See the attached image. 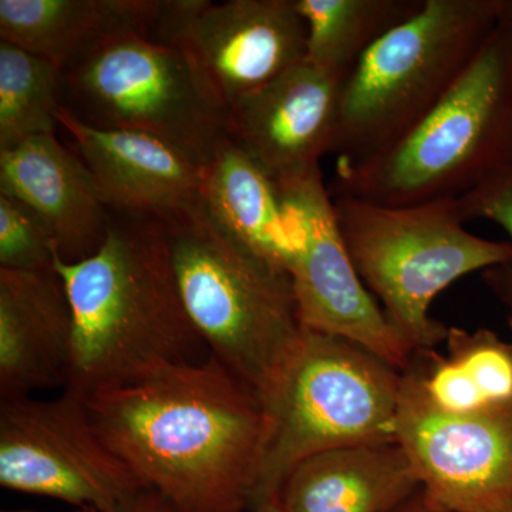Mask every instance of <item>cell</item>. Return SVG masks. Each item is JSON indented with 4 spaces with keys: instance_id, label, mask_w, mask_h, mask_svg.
<instances>
[{
    "instance_id": "cell-1",
    "label": "cell",
    "mask_w": 512,
    "mask_h": 512,
    "mask_svg": "<svg viewBox=\"0 0 512 512\" xmlns=\"http://www.w3.org/2000/svg\"><path fill=\"white\" fill-rule=\"evenodd\" d=\"M101 439L177 512L254 507L264 402L214 356L87 397Z\"/></svg>"
},
{
    "instance_id": "cell-22",
    "label": "cell",
    "mask_w": 512,
    "mask_h": 512,
    "mask_svg": "<svg viewBox=\"0 0 512 512\" xmlns=\"http://www.w3.org/2000/svg\"><path fill=\"white\" fill-rule=\"evenodd\" d=\"M59 256L55 238L25 204L0 194V268L50 271Z\"/></svg>"
},
{
    "instance_id": "cell-14",
    "label": "cell",
    "mask_w": 512,
    "mask_h": 512,
    "mask_svg": "<svg viewBox=\"0 0 512 512\" xmlns=\"http://www.w3.org/2000/svg\"><path fill=\"white\" fill-rule=\"evenodd\" d=\"M57 123L110 210L160 217L200 198L202 165L180 148L138 131L89 126L62 106Z\"/></svg>"
},
{
    "instance_id": "cell-27",
    "label": "cell",
    "mask_w": 512,
    "mask_h": 512,
    "mask_svg": "<svg viewBox=\"0 0 512 512\" xmlns=\"http://www.w3.org/2000/svg\"><path fill=\"white\" fill-rule=\"evenodd\" d=\"M480 512H512V497L507 498L503 503L495 504L493 507Z\"/></svg>"
},
{
    "instance_id": "cell-2",
    "label": "cell",
    "mask_w": 512,
    "mask_h": 512,
    "mask_svg": "<svg viewBox=\"0 0 512 512\" xmlns=\"http://www.w3.org/2000/svg\"><path fill=\"white\" fill-rule=\"evenodd\" d=\"M73 313L72 375L66 390L90 397L210 356L185 311L163 222L110 210L96 254L57 256Z\"/></svg>"
},
{
    "instance_id": "cell-3",
    "label": "cell",
    "mask_w": 512,
    "mask_h": 512,
    "mask_svg": "<svg viewBox=\"0 0 512 512\" xmlns=\"http://www.w3.org/2000/svg\"><path fill=\"white\" fill-rule=\"evenodd\" d=\"M512 165V0L450 89L370 160L338 164L330 194L412 205L460 198Z\"/></svg>"
},
{
    "instance_id": "cell-18",
    "label": "cell",
    "mask_w": 512,
    "mask_h": 512,
    "mask_svg": "<svg viewBox=\"0 0 512 512\" xmlns=\"http://www.w3.org/2000/svg\"><path fill=\"white\" fill-rule=\"evenodd\" d=\"M158 0H0V40L63 69L101 39L150 37Z\"/></svg>"
},
{
    "instance_id": "cell-19",
    "label": "cell",
    "mask_w": 512,
    "mask_h": 512,
    "mask_svg": "<svg viewBox=\"0 0 512 512\" xmlns=\"http://www.w3.org/2000/svg\"><path fill=\"white\" fill-rule=\"evenodd\" d=\"M200 200L229 234L286 269L291 242L278 188L228 137L202 165Z\"/></svg>"
},
{
    "instance_id": "cell-10",
    "label": "cell",
    "mask_w": 512,
    "mask_h": 512,
    "mask_svg": "<svg viewBox=\"0 0 512 512\" xmlns=\"http://www.w3.org/2000/svg\"><path fill=\"white\" fill-rule=\"evenodd\" d=\"M276 188L291 242L286 269L303 328L349 340L403 372L416 350L363 284L322 171Z\"/></svg>"
},
{
    "instance_id": "cell-8",
    "label": "cell",
    "mask_w": 512,
    "mask_h": 512,
    "mask_svg": "<svg viewBox=\"0 0 512 512\" xmlns=\"http://www.w3.org/2000/svg\"><path fill=\"white\" fill-rule=\"evenodd\" d=\"M60 106L92 127L160 138L201 165L228 137V107L190 53L137 32L104 37L67 63Z\"/></svg>"
},
{
    "instance_id": "cell-6",
    "label": "cell",
    "mask_w": 512,
    "mask_h": 512,
    "mask_svg": "<svg viewBox=\"0 0 512 512\" xmlns=\"http://www.w3.org/2000/svg\"><path fill=\"white\" fill-rule=\"evenodd\" d=\"M332 195V194H330ZM340 234L363 284L419 350L446 342L431 305L458 279L512 262L511 242L477 237L457 198L383 205L332 195Z\"/></svg>"
},
{
    "instance_id": "cell-26",
    "label": "cell",
    "mask_w": 512,
    "mask_h": 512,
    "mask_svg": "<svg viewBox=\"0 0 512 512\" xmlns=\"http://www.w3.org/2000/svg\"><path fill=\"white\" fill-rule=\"evenodd\" d=\"M254 512H289L286 510L285 505L282 504L281 498L278 495H274V497L266 498V500L261 501L252 508Z\"/></svg>"
},
{
    "instance_id": "cell-5",
    "label": "cell",
    "mask_w": 512,
    "mask_h": 512,
    "mask_svg": "<svg viewBox=\"0 0 512 512\" xmlns=\"http://www.w3.org/2000/svg\"><path fill=\"white\" fill-rule=\"evenodd\" d=\"M510 0H424L370 47L340 87L332 151L338 164L396 144L446 94Z\"/></svg>"
},
{
    "instance_id": "cell-9",
    "label": "cell",
    "mask_w": 512,
    "mask_h": 512,
    "mask_svg": "<svg viewBox=\"0 0 512 512\" xmlns=\"http://www.w3.org/2000/svg\"><path fill=\"white\" fill-rule=\"evenodd\" d=\"M0 485L109 512L144 490L94 427L86 397L0 400Z\"/></svg>"
},
{
    "instance_id": "cell-17",
    "label": "cell",
    "mask_w": 512,
    "mask_h": 512,
    "mask_svg": "<svg viewBox=\"0 0 512 512\" xmlns=\"http://www.w3.org/2000/svg\"><path fill=\"white\" fill-rule=\"evenodd\" d=\"M420 488L396 441L333 448L293 468L278 497L289 512H389Z\"/></svg>"
},
{
    "instance_id": "cell-28",
    "label": "cell",
    "mask_w": 512,
    "mask_h": 512,
    "mask_svg": "<svg viewBox=\"0 0 512 512\" xmlns=\"http://www.w3.org/2000/svg\"><path fill=\"white\" fill-rule=\"evenodd\" d=\"M3 512H32V511H3ZM69 512H97L94 510H90V508H74V510Z\"/></svg>"
},
{
    "instance_id": "cell-12",
    "label": "cell",
    "mask_w": 512,
    "mask_h": 512,
    "mask_svg": "<svg viewBox=\"0 0 512 512\" xmlns=\"http://www.w3.org/2000/svg\"><path fill=\"white\" fill-rule=\"evenodd\" d=\"M342 84L303 59L229 107L227 136L276 187L315 173L332 151Z\"/></svg>"
},
{
    "instance_id": "cell-15",
    "label": "cell",
    "mask_w": 512,
    "mask_h": 512,
    "mask_svg": "<svg viewBox=\"0 0 512 512\" xmlns=\"http://www.w3.org/2000/svg\"><path fill=\"white\" fill-rule=\"evenodd\" d=\"M72 359V306L56 268H0V400L63 392Z\"/></svg>"
},
{
    "instance_id": "cell-16",
    "label": "cell",
    "mask_w": 512,
    "mask_h": 512,
    "mask_svg": "<svg viewBox=\"0 0 512 512\" xmlns=\"http://www.w3.org/2000/svg\"><path fill=\"white\" fill-rule=\"evenodd\" d=\"M0 194L35 212L64 262L89 258L106 238L110 208L86 165L56 134L29 137L0 150Z\"/></svg>"
},
{
    "instance_id": "cell-4",
    "label": "cell",
    "mask_w": 512,
    "mask_h": 512,
    "mask_svg": "<svg viewBox=\"0 0 512 512\" xmlns=\"http://www.w3.org/2000/svg\"><path fill=\"white\" fill-rule=\"evenodd\" d=\"M158 218L185 311L208 353L264 402L305 329L291 276L229 234L200 198Z\"/></svg>"
},
{
    "instance_id": "cell-11",
    "label": "cell",
    "mask_w": 512,
    "mask_h": 512,
    "mask_svg": "<svg viewBox=\"0 0 512 512\" xmlns=\"http://www.w3.org/2000/svg\"><path fill=\"white\" fill-rule=\"evenodd\" d=\"M396 443L443 511L480 512L512 497V407L444 413L402 383Z\"/></svg>"
},
{
    "instance_id": "cell-20",
    "label": "cell",
    "mask_w": 512,
    "mask_h": 512,
    "mask_svg": "<svg viewBox=\"0 0 512 512\" xmlns=\"http://www.w3.org/2000/svg\"><path fill=\"white\" fill-rule=\"evenodd\" d=\"M424 0H295L308 28L306 60L345 82L389 30L419 12Z\"/></svg>"
},
{
    "instance_id": "cell-21",
    "label": "cell",
    "mask_w": 512,
    "mask_h": 512,
    "mask_svg": "<svg viewBox=\"0 0 512 512\" xmlns=\"http://www.w3.org/2000/svg\"><path fill=\"white\" fill-rule=\"evenodd\" d=\"M60 77L55 63L0 40V150L56 134Z\"/></svg>"
},
{
    "instance_id": "cell-23",
    "label": "cell",
    "mask_w": 512,
    "mask_h": 512,
    "mask_svg": "<svg viewBox=\"0 0 512 512\" xmlns=\"http://www.w3.org/2000/svg\"><path fill=\"white\" fill-rule=\"evenodd\" d=\"M457 200L464 220L494 222L507 232L512 245V165ZM484 279L498 301L503 303L512 332V262L488 269Z\"/></svg>"
},
{
    "instance_id": "cell-7",
    "label": "cell",
    "mask_w": 512,
    "mask_h": 512,
    "mask_svg": "<svg viewBox=\"0 0 512 512\" xmlns=\"http://www.w3.org/2000/svg\"><path fill=\"white\" fill-rule=\"evenodd\" d=\"M400 389L402 372L369 350L303 329L288 366L264 399L268 430L254 507L278 495L306 458L396 441Z\"/></svg>"
},
{
    "instance_id": "cell-24",
    "label": "cell",
    "mask_w": 512,
    "mask_h": 512,
    "mask_svg": "<svg viewBox=\"0 0 512 512\" xmlns=\"http://www.w3.org/2000/svg\"><path fill=\"white\" fill-rule=\"evenodd\" d=\"M109 512H177L163 495L157 491L144 488L137 494L131 495L123 503Z\"/></svg>"
},
{
    "instance_id": "cell-25",
    "label": "cell",
    "mask_w": 512,
    "mask_h": 512,
    "mask_svg": "<svg viewBox=\"0 0 512 512\" xmlns=\"http://www.w3.org/2000/svg\"><path fill=\"white\" fill-rule=\"evenodd\" d=\"M389 512H447L441 510V508L434 505L429 500L424 491L420 488H417L416 491L412 495H410L407 500H404L402 504L397 505L396 508H393L392 511Z\"/></svg>"
},
{
    "instance_id": "cell-13",
    "label": "cell",
    "mask_w": 512,
    "mask_h": 512,
    "mask_svg": "<svg viewBox=\"0 0 512 512\" xmlns=\"http://www.w3.org/2000/svg\"><path fill=\"white\" fill-rule=\"evenodd\" d=\"M306 42L295 0H228L207 6L183 49L229 109L301 63Z\"/></svg>"
}]
</instances>
